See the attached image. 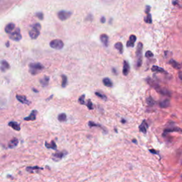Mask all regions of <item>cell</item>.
<instances>
[{
  "label": "cell",
  "instance_id": "11",
  "mask_svg": "<svg viewBox=\"0 0 182 182\" xmlns=\"http://www.w3.org/2000/svg\"><path fill=\"white\" fill-rule=\"evenodd\" d=\"M130 65H129L128 62L127 60H124L123 62V69H122V73L124 76H128L129 72H130Z\"/></svg>",
  "mask_w": 182,
  "mask_h": 182
},
{
  "label": "cell",
  "instance_id": "18",
  "mask_svg": "<svg viewBox=\"0 0 182 182\" xmlns=\"http://www.w3.org/2000/svg\"><path fill=\"white\" fill-rule=\"evenodd\" d=\"M36 114H37V111L36 110H33L32 112L31 113V114L29 116L26 117L24 118V120L26 121H34L36 120Z\"/></svg>",
  "mask_w": 182,
  "mask_h": 182
},
{
  "label": "cell",
  "instance_id": "13",
  "mask_svg": "<svg viewBox=\"0 0 182 182\" xmlns=\"http://www.w3.org/2000/svg\"><path fill=\"white\" fill-rule=\"evenodd\" d=\"M137 40V37L135 35L132 34L129 38L128 42H127V46L128 47H134V43H135Z\"/></svg>",
  "mask_w": 182,
  "mask_h": 182
},
{
  "label": "cell",
  "instance_id": "16",
  "mask_svg": "<svg viewBox=\"0 0 182 182\" xmlns=\"http://www.w3.org/2000/svg\"><path fill=\"white\" fill-rule=\"evenodd\" d=\"M15 29V24L14 23H9L7 26H5V31L7 34H11L14 29Z\"/></svg>",
  "mask_w": 182,
  "mask_h": 182
},
{
  "label": "cell",
  "instance_id": "43",
  "mask_svg": "<svg viewBox=\"0 0 182 182\" xmlns=\"http://www.w3.org/2000/svg\"><path fill=\"white\" fill-rule=\"evenodd\" d=\"M132 142H134V143H135V144H137V140H132Z\"/></svg>",
  "mask_w": 182,
  "mask_h": 182
},
{
  "label": "cell",
  "instance_id": "26",
  "mask_svg": "<svg viewBox=\"0 0 182 182\" xmlns=\"http://www.w3.org/2000/svg\"><path fill=\"white\" fill-rule=\"evenodd\" d=\"M115 48L118 51L120 54H122L123 52V45L121 42H117L115 44Z\"/></svg>",
  "mask_w": 182,
  "mask_h": 182
},
{
  "label": "cell",
  "instance_id": "40",
  "mask_svg": "<svg viewBox=\"0 0 182 182\" xmlns=\"http://www.w3.org/2000/svg\"><path fill=\"white\" fill-rule=\"evenodd\" d=\"M150 152H151V153L154 154H157V152H156V150H150Z\"/></svg>",
  "mask_w": 182,
  "mask_h": 182
},
{
  "label": "cell",
  "instance_id": "21",
  "mask_svg": "<svg viewBox=\"0 0 182 182\" xmlns=\"http://www.w3.org/2000/svg\"><path fill=\"white\" fill-rule=\"evenodd\" d=\"M159 105L160 107H162V108H167V107H169V105H170L169 100V99L164 100L160 102Z\"/></svg>",
  "mask_w": 182,
  "mask_h": 182
},
{
  "label": "cell",
  "instance_id": "4",
  "mask_svg": "<svg viewBox=\"0 0 182 182\" xmlns=\"http://www.w3.org/2000/svg\"><path fill=\"white\" fill-rule=\"evenodd\" d=\"M142 49H143V44L140 42L137 44V66L140 68L142 63Z\"/></svg>",
  "mask_w": 182,
  "mask_h": 182
},
{
  "label": "cell",
  "instance_id": "12",
  "mask_svg": "<svg viewBox=\"0 0 182 182\" xmlns=\"http://www.w3.org/2000/svg\"><path fill=\"white\" fill-rule=\"evenodd\" d=\"M10 68V66H9V63L7 60H2L1 61V71L2 72H6Z\"/></svg>",
  "mask_w": 182,
  "mask_h": 182
},
{
  "label": "cell",
  "instance_id": "7",
  "mask_svg": "<svg viewBox=\"0 0 182 182\" xmlns=\"http://www.w3.org/2000/svg\"><path fill=\"white\" fill-rule=\"evenodd\" d=\"M58 17L60 21H66L68 19H69L70 16L72 15L71 11H65V10H61L59 11L58 12Z\"/></svg>",
  "mask_w": 182,
  "mask_h": 182
},
{
  "label": "cell",
  "instance_id": "27",
  "mask_svg": "<svg viewBox=\"0 0 182 182\" xmlns=\"http://www.w3.org/2000/svg\"><path fill=\"white\" fill-rule=\"evenodd\" d=\"M58 121H60V122H65L67 120V116H66V115L65 113H60V114L58 115Z\"/></svg>",
  "mask_w": 182,
  "mask_h": 182
},
{
  "label": "cell",
  "instance_id": "20",
  "mask_svg": "<svg viewBox=\"0 0 182 182\" xmlns=\"http://www.w3.org/2000/svg\"><path fill=\"white\" fill-rule=\"evenodd\" d=\"M18 142H19V141L17 138H13L12 140L9 141V144H8V147L10 148V149L14 148L15 147L17 146V144H18Z\"/></svg>",
  "mask_w": 182,
  "mask_h": 182
},
{
  "label": "cell",
  "instance_id": "44",
  "mask_svg": "<svg viewBox=\"0 0 182 182\" xmlns=\"http://www.w3.org/2000/svg\"><path fill=\"white\" fill-rule=\"evenodd\" d=\"M126 122V121H125V120H124V119H122V122H123V123H124V122Z\"/></svg>",
  "mask_w": 182,
  "mask_h": 182
},
{
  "label": "cell",
  "instance_id": "30",
  "mask_svg": "<svg viewBox=\"0 0 182 182\" xmlns=\"http://www.w3.org/2000/svg\"><path fill=\"white\" fill-rule=\"evenodd\" d=\"M144 21L146 23H152V15L150 14H147V17L144 18Z\"/></svg>",
  "mask_w": 182,
  "mask_h": 182
},
{
  "label": "cell",
  "instance_id": "38",
  "mask_svg": "<svg viewBox=\"0 0 182 182\" xmlns=\"http://www.w3.org/2000/svg\"><path fill=\"white\" fill-rule=\"evenodd\" d=\"M150 9H151V7H150L149 5H147L146 6V9H145V12L147 13V14H150Z\"/></svg>",
  "mask_w": 182,
  "mask_h": 182
},
{
  "label": "cell",
  "instance_id": "3",
  "mask_svg": "<svg viewBox=\"0 0 182 182\" xmlns=\"http://www.w3.org/2000/svg\"><path fill=\"white\" fill-rule=\"evenodd\" d=\"M41 28H42V26H41L40 23H35L32 28H31V30L29 31V36H30V38L32 39H36L38 38L39 35H40Z\"/></svg>",
  "mask_w": 182,
  "mask_h": 182
},
{
  "label": "cell",
  "instance_id": "9",
  "mask_svg": "<svg viewBox=\"0 0 182 182\" xmlns=\"http://www.w3.org/2000/svg\"><path fill=\"white\" fill-rule=\"evenodd\" d=\"M66 154H67V152H56V153L53 154L52 159L56 162L60 161L63 157H64V156H65Z\"/></svg>",
  "mask_w": 182,
  "mask_h": 182
},
{
  "label": "cell",
  "instance_id": "24",
  "mask_svg": "<svg viewBox=\"0 0 182 182\" xmlns=\"http://www.w3.org/2000/svg\"><path fill=\"white\" fill-rule=\"evenodd\" d=\"M45 146L46 147V148L48 149H52V150H56V149H57V146H56V143H55L54 141H52L51 143L48 144V142H45Z\"/></svg>",
  "mask_w": 182,
  "mask_h": 182
},
{
  "label": "cell",
  "instance_id": "2",
  "mask_svg": "<svg viewBox=\"0 0 182 182\" xmlns=\"http://www.w3.org/2000/svg\"><path fill=\"white\" fill-rule=\"evenodd\" d=\"M29 73H30L32 76H36L37 74L40 73L42 70L44 69V67L41 63L36 62V63H31L29 65Z\"/></svg>",
  "mask_w": 182,
  "mask_h": 182
},
{
  "label": "cell",
  "instance_id": "5",
  "mask_svg": "<svg viewBox=\"0 0 182 182\" xmlns=\"http://www.w3.org/2000/svg\"><path fill=\"white\" fill-rule=\"evenodd\" d=\"M50 46L56 50H60L63 48L64 44L60 39H54L50 42Z\"/></svg>",
  "mask_w": 182,
  "mask_h": 182
},
{
  "label": "cell",
  "instance_id": "37",
  "mask_svg": "<svg viewBox=\"0 0 182 182\" xmlns=\"http://www.w3.org/2000/svg\"><path fill=\"white\" fill-rule=\"evenodd\" d=\"M86 105H87V107H88L89 110H93V103L90 100H88V103L86 104Z\"/></svg>",
  "mask_w": 182,
  "mask_h": 182
},
{
  "label": "cell",
  "instance_id": "8",
  "mask_svg": "<svg viewBox=\"0 0 182 182\" xmlns=\"http://www.w3.org/2000/svg\"><path fill=\"white\" fill-rule=\"evenodd\" d=\"M170 132H180V133H182V129L180 128H178V127H177V126L170 127V128H168L164 130L163 135L165 136V134H167V133H170Z\"/></svg>",
  "mask_w": 182,
  "mask_h": 182
},
{
  "label": "cell",
  "instance_id": "29",
  "mask_svg": "<svg viewBox=\"0 0 182 182\" xmlns=\"http://www.w3.org/2000/svg\"><path fill=\"white\" fill-rule=\"evenodd\" d=\"M147 103L149 106H153V105L155 104V101L154 100L152 97H149L147 99Z\"/></svg>",
  "mask_w": 182,
  "mask_h": 182
},
{
  "label": "cell",
  "instance_id": "1",
  "mask_svg": "<svg viewBox=\"0 0 182 182\" xmlns=\"http://www.w3.org/2000/svg\"><path fill=\"white\" fill-rule=\"evenodd\" d=\"M147 82L150 84V86H152V88H154L158 93L161 94L163 95H167V96H171V92L169 90L165 88L160 87L159 84H157L155 81H154L153 80L150 79V78H147Z\"/></svg>",
  "mask_w": 182,
  "mask_h": 182
},
{
  "label": "cell",
  "instance_id": "25",
  "mask_svg": "<svg viewBox=\"0 0 182 182\" xmlns=\"http://www.w3.org/2000/svg\"><path fill=\"white\" fill-rule=\"evenodd\" d=\"M152 70L153 72H156V73H164V72H165V70H164V68H160L159 66H152Z\"/></svg>",
  "mask_w": 182,
  "mask_h": 182
},
{
  "label": "cell",
  "instance_id": "39",
  "mask_svg": "<svg viewBox=\"0 0 182 182\" xmlns=\"http://www.w3.org/2000/svg\"><path fill=\"white\" fill-rule=\"evenodd\" d=\"M105 21H106V19H105V17H102L101 19H100V22L102 23H105Z\"/></svg>",
  "mask_w": 182,
  "mask_h": 182
},
{
  "label": "cell",
  "instance_id": "31",
  "mask_svg": "<svg viewBox=\"0 0 182 182\" xmlns=\"http://www.w3.org/2000/svg\"><path fill=\"white\" fill-rule=\"evenodd\" d=\"M36 169H43V168L39 167H28L26 168V170L31 173H33L32 170H36Z\"/></svg>",
  "mask_w": 182,
  "mask_h": 182
},
{
  "label": "cell",
  "instance_id": "45",
  "mask_svg": "<svg viewBox=\"0 0 182 182\" xmlns=\"http://www.w3.org/2000/svg\"><path fill=\"white\" fill-rule=\"evenodd\" d=\"M9 42H7V47L9 46Z\"/></svg>",
  "mask_w": 182,
  "mask_h": 182
},
{
  "label": "cell",
  "instance_id": "23",
  "mask_svg": "<svg viewBox=\"0 0 182 182\" xmlns=\"http://www.w3.org/2000/svg\"><path fill=\"white\" fill-rule=\"evenodd\" d=\"M103 84H104V85L106 86V87H112L113 85L112 81H111V80L108 78H103Z\"/></svg>",
  "mask_w": 182,
  "mask_h": 182
},
{
  "label": "cell",
  "instance_id": "28",
  "mask_svg": "<svg viewBox=\"0 0 182 182\" xmlns=\"http://www.w3.org/2000/svg\"><path fill=\"white\" fill-rule=\"evenodd\" d=\"M62 83H61V86L63 88H65L67 85L68 83V78L67 76L65 75H62Z\"/></svg>",
  "mask_w": 182,
  "mask_h": 182
},
{
  "label": "cell",
  "instance_id": "41",
  "mask_svg": "<svg viewBox=\"0 0 182 182\" xmlns=\"http://www.w3.org/2000/svg\"><path fill=\"white\" fill-rule=\"evenodd\" d=\"M179 79L181 80V81L182 83V72H180V73H179Z\"/></svg>",
  "mask_w": 182,
  "mask_h": 182
},
{
  "label": "cell",
  "instance_id": "35",
  "mask_svg": "<svg viewBox=\"0 0 182 182\" xmlns=\"http://www.w3.org/2000/svg\"><path fill=\"white\" fill-rule=\"evenodd\" d=\"M145 56L147 58H152L154 56V54L151 51H147L145 54Z\"/></svg>",
  "mask_w": 182,
  "mask_h": 182
},
{
  "label": "cell",
  "instance_id": "36",
  "mask_svg": "<svg viewBox=\"0 0 182 182\" xmlns=\"http://www.w3.org/2000/svg\"><path fill=\"white\" fill-rule=\"evenodd\" d=\"M88 125H89L90 128H93V127H101L100 125L96 124V123L91 122V121H90V122H88ZM101 128H102V127H101Z\"/></svg>",
  "mask_w": 182,
  "mask_h": 182
},
{
  "label": "cell",
  "instance_id": "15",
  "mask_svg": "<svg viewBox=\"0 0 182 182\" xmlns=\"http://www.w3.org/2000/svg\"><path fill=\"white\" fill-rule=\"evenodd\" d=\"M17 100H19L20 103H23V104H26V105H29L30 104V102H29L28 100H27L26 97L24 96V95H17Z\"/></svg>",
  "mask_w": 182,
  "mask_h": 182
},
{
  "label": "cell",
  "instance_id": "42",
  "mask_svg": "<svg viewBox=\"0 0 182 182\" xmlns=\"http://www.w3.org/2000/svg\"><path fill=\"white\" fill-rule=\"evenodd\" d=\"M113 73H114V72H115V73L116 74V75L117 74V70H115V68H113Z\"/></svg>",
  "mask_w": 182,
  "mask_h": 182
},
{
  "label": "cell",
  "instance_id": "17",
  "mask_svg": "<svg viewBox=\"0 0 182 182\" xmlns=\"http://www.w3.org/2000/svg\"><path fill=\"white\" fill-rule=\"evenodd\" d=\"M100 39L101 42L104 44L105 46H107L109 44V37L107 34H103L100 35Z\"/></svg>",
  "mask_w": 182,
  "mask_h": 182
},
{
  "label": "cell",
  "instance_id": "33",
  "mask_svg": "<svg viewBox=\"0 0 182 182\" xmlns=\"http://www.w3.org/2000/svg\"><path fill=\"white\" fill-rule=\"evenodd\" d=\"M85 95H81V97H79V99H78V103H80V104L81 105H85Z\"/></svg>",
  "mask_w": 182,
  "mask_h": 182
},
{
  "label": "cell",
  "instance_id": "22",
  "mask_svg": "<svg viewBox=\"0 0 182 182\" xmlns=\"http://www.w3.org/2000/svg\"><path fill=\"white\" fill-rule=\"evenodd\" d=\"M169 63L172 66V67L176 68V69H180V68H181V66L179 65V63H177L176 60H174V59L170 60L169 61Z\"/></svg>",
  "mask_w": 182,
  "mask_h": 182
},
{
  "label": "cell",
  "instance_id": "6",
  "mask_svg": "<svg viewBox=\"0 0 182 182\" xmlns=\"http://www.w3.org/2000/svg\"><path fill=\"white\" fill-rule=\"evenodd\" d=\"M9 39H11L12 41L14 42H19L21 39H22V36L21 34V31L19 28H17L15 29L14 31H13L11 34H9Z\"/></svg>",
  "mask_w": 182,
  "mask_h": 182
},
{
  "label": "cell",
  "instance_id": "10",
  "mask_svg": "<svg viewBox=\"0 0 182 182\" xmlns=\"http://www.w3.org/2000/svg\"><path fill=\"white\" fill-rule=\"evenodd\" d=\"M148 128H149V125L147 123L146 120H143V122L141 123L140 127H139V130H140L141 132L144 133V134H146Z\"/></svg>",
  "mask_w": 182,
  "mask_h": 182
},
{
  "label": "cell",
  "instance_id": "14",
  "mask_svg": "<svg viewBox=\"0 0 182 182\" xmlns=\"http://www.w3.org/2000/svg\"><path fill=\"white\" fill-rule=\"evenodd\" d=\"M49 80L50 78L48 77V76H45L39 80V83H40V84L43 87H46V86L48 85V83H49Z\"/></svg>",
  "mask_w": 182,
  "mask_h": 182
},
{
  "label": "cell",
  "instance_id": "32",
  "mask_svg": "<svg viewBox=\"0 0 182 182\" xmlns=\"http://www.w3.org/2000/svg\"><path fill=\"white\" fill-rule=\"evenodd\" d=\"M95 95H96L97 96H98L100 98L104 100H107V97L104 95V94H102L101 93H100V92H95Z\"/></svg>",
  "mask_w": 182,
  "mask_h": 182
},
{
  "label": "cell",
  "instance_id": "34",
  "mask_svg": "<svg viewBox=\"0 0 182 182\" xmlns=\"http://www.w3.org/2000/svg\"><path fill=\"white\" fill-rule=\"evenodd\" d=\"M36 16L40 20H43L44 19V14L42 11H39V12L36 13Z\"/></svg>",
  "mask_w": 182,
  "mask_h": 182
},
{
  "label": "cell",
  "instance_id": "19",
  "mask_svg": "<svg viewBox=\"0 0 182 182\" xmlns=\"http://www.w3.org/2000/svg\"><path fill=\"white\" fill-rule=\"evenodd\" d=\"M9 127H11V128H13L14 130H15L16 131H19L21 130L20 125H19V123H17V122H14V121H11V122H9Z\"/></svg>",
  "mask_w": 182,
  "mask_h": 182
}]
</instances>
